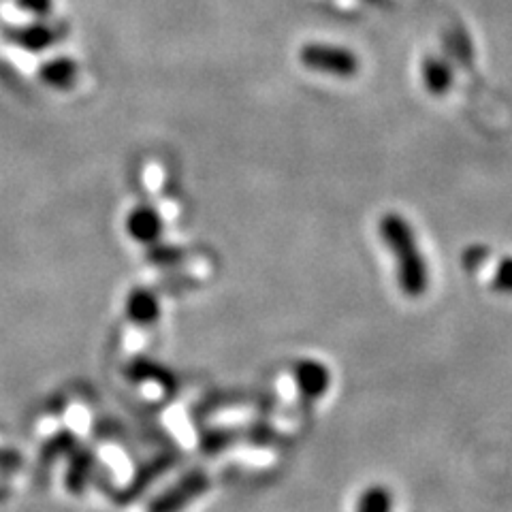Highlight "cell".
I'll list each match as a JSON object with an SVG mask.
<instances>
[{
	"instance_id": "14",
	"label": "cell",
	"mask_w": 512,
	"mask_h": 512,
	"mask_svg": "<svg viewBox=\"0 0 512 512\" xmlns=\"http://www.w3.org/2000/svg\"><path fill=\"white\" fill-rule=\"evenodd\" d=\"M71 448H73V436L60 434L54 442H47V446L43 448V453H41V461H43V463H50V461H54L58 455L69 453Z\"/></svg>"
},
{
	"instance_id": "7",
	"label": "cell",
	"mask_w": 512,
	"mask_h": 512,
	"mask_svg": "<svg viewBox=\"0 0 512 512\" xmlns=\"http://www.w3.org/2000/svg\"><path fill=\"white\" fill-rule=\"evenodd\" d=\"M77 62L67 56H56L45 60L39 67V77L45 86H50L54 90H69L73 88L75 79H77Z\"/></svg>"
},
{
	"instance_id": "11",
	"label": "cell",
	"mask_w": 512,
	"mask_h": 512,
	"mask_svg": "<svg viewBox=\"0 0 512 512\" xmlns=\"http://www.w3.org/2000/svg\"><path fill=\"white\" fill-rule=\"evenodd\" d=\"M171 466V461L167 459V457H160V459H154V461H150L148 466H143L137 474H135V480L131 483V487H128L124 493H126V498L124 500H131V498H135V495L139 493V491H143L146 489L152 480L156 478V476H160L163 474L167 468Z\"/></svg>"
},
{
	"instance_id": "12",
	"label": "cell",
	"mask_w": 512,
	"mask_h": 512,
	"mask_svg": "<svg viewBox=\"0 0 512 512\" xmlns=\"http://www.w3.org/2000/svg\"><path fill=\"white\" fill-rule=\"evenodd\" d=\"M493 288L498 293L512 295V256H506V259H502L498 267H495Z\"/></svg>"
},
{
	"instance_id": "15",
	"label": "cell",
	"mask_w": 512,
	"mask_h": 512,
	"mask_svg": "<svg viewBox=\"0 0 512 512\" xmlns=\"http://www.w3.org/2000/svg\"><path fill=\"white\" fill-rule=\"evenodd\" d=\"M15 5H18L24 13L28 15H35V18H45V15H50V11L54 9V0H15Z\"/></svg>"
},
{
	"instance_id": "5",
	"label": "cell",
	"mask_w": 512,
	"mask_h": 512,
	"mask_svg": "<svg viewBox=\"0 0 512 512\" xmlns=\"http://www.w3.org/2000/svg\"><path fill=\"white\" fill-rule=\"evenodd\" d=\"M9 39L30 54H41L56 43V30L47 26L45 22H30L24 26L13 28L9 32Z\"/></svg>"
},
{
	"instance_id": "9",
	"label": "cell",
	"mask_w": 512,
	"mask_h": 512,
	"mask_svg": "<svg viewBox=\"0 0 512 512\" xmlns=\"http://www.w3.org/2000/svg\"><path fill=\"white\" fill-rule=\"evenodd\" d=\"M423 84L431 94H446L453 86V73L438 58H427L423 62Z\"/></svg>"
},
{
	"instance_id": "2",
	"label": "cell",
	"mask_w": 512,
	"mask_h": 512,
	"mask_svg": "<svg viewBox=\"0 0 512 512\" xmlns=\"http://www.w3.org/2000/svg\"><path fill=\"white\" fill-rule=\"evenodd\" d=\"M299 60L306 69L331 77L350 79L359 73L361 62L348 47L331 43H306L299 50Z\"/></svg>"
},
{
	"instance_id": "1",
	"label": "cell",
	"mask_w": 512,
	"mask_h": 512,
	"mask_svg": "<svg viewBox=\"0 0 512 512\" xmlns=\"http://www.w3.org/2000/svg\"><path fill=\"white\" fill-rule=\"evenodd\" d=\"M380 237L395 259L397 282L402 293L410 299L423 297L429 286V269L419 244H416L410 222L402 214H384L380 218Z\"/></svg>"
},
{
	"instance_id": "8",
	"label": "cell",
	"mask_w": 512,
	"mask_h": 512,
	"mask_svg": "<svg viewBox=\"0 0 512 512\" xmlns=\"http://www.w3.org/2000/svg\"><path fill=\"white\" fill-rule=\"evenodd\" d=\"M126 374H128V378L139 380V382H156V384H160V387H165V389H171L173 384H175L173 374L167 370V367L158 365V363H154L150 359H143V357L135 359L131 365H128L126 367Z\"/></svg>"
},
{
	"instance_id": "10",
	"label": "cell",
	"mask_w": 512,
	"mask_h": 512,
	"mask_svg": "<svg viewBox=\"0 0 512 512\" xmlns=\"http://www.w3.org/2000/svg\"><path fill=\"white\" fill-rule=\"evenodd\" d=\"M94 466V457L90 451H79L71 457L69 472H67V487L75 493L82 491L88 483V476Z\"/></svg>"
},
{
	"instance_id": "6",
	"label": "cell",
	"mask_w": 512,
	"mask_h": 512,
	"mask_svg": "<svg viewBox=\"0 0 512 512\" xmlns=\"http://www.w3.org/2000/svg\"><path fill=\"white\" fill-rule=\"evenodd\" d=\"M126 316L137 327H150L160 318V301L148 288H135L126 297Z\"/></svg>"
},
{
	"instance_id": "3",
	"label": "cell",
	"mask_w": 512,
	"mask_h": 512,
	"mask_svg": "<svg viewBox=\"0 0 512 512\" xmlns=\"http://www.w3.org/2000/svg\"><path fill=\"white\" fill-rule=\"evenodd\" d=\"M207 487H210V478H207L205 472H190L182 476L171 489L160 493L150 504L148 512H182L190 502H195Z\"/></svg>"
},
{
	"instance_id": "13",
	"label": "cell",
	"mask_w": 512,
	"mask_h": 512,
	"mask_svg": "<svg viewBox=\"0 0 512 512\" xmlns=\"http://www.w3.org/2000/svg\"><path fill=\"white\" fill-rule=\"evenodd\" d=\"M150 261L156 265H175L178 261H182V250L169 244L156 242L154 246H150Z\"/></svg>"
},
{
	"instance_id": "4",
	"label": "cell",
	"mask_w": 512,
	"mask_h": 512,
	"mask_svg": "<svg viewBox=\"0 0 512 512\" xmlns=\"http://www.w3.org/2000/svg\"><path fill=\"white\" fill-rule=\"evenodd\" d=\"M163 218L148 205H139L126 218V233L131 235L133 242L143 246H154L163 237Z\"/></svg>"
}]
</instances>
